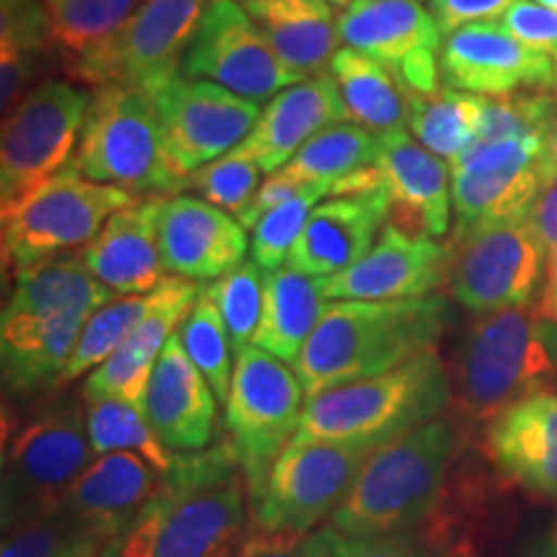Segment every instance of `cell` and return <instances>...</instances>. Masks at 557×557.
<instances>
[{
    "label": "cell",
    "instance_id": "cell-1",
    "mask_svg": "<svg viewBox=\"0 0 557 557\" xmlns=\"http://www.w3.org/2000/svg\"><path fill=\"white\" fill-rule=\"evenodd\" d=\"M253 537L248 485L233 442L181 451L156 498L109 557H246Z\"/></svg>",
    "mask_w": 557,
    "mask_h": 557
},
{
    "label": "cell",
    "instance_id": "cell-2",
    "mask_svg": "<svg viewBox=\"0 0 557 557\" xmlns=\"http://www.w3.org/2000/svg\"><path fill=\"white\" fill-rule=\"evenodd\" d=\"M449 323L442 295L413 299H331L295 372L308 398L377 377L436 348Z\"/></svg>",
    "mask_w": 557,
    "mask_h": 557
},
{
    "label": "cell",
    "instance_id": "cell-3",
    "mask_svg": "<svg viewBox=\"0 0 557 557\" xmlns=\"http://www.w3.org/2000/svg\"><path fill=\"white\" fill-rule=\"evenodd\" d=\"M449 374L436 348L406 364L325 389L305 403L295 442H329L357 449H377L449 406Z\"/></svg>",
    "mask_w": 557,
    "mask_h": 557
},
{
    "label": "cell",
    "instance_id": "cell-4",
    "mask_svg": "<svg viewBox=\"0 0 557 557\" xmlns=\"http://www.w3.org/2000/svg\"><path fill=\"white\" fill-rule=\"evenodd\" d=\"M455 447V426L444 416L382 444L367 457L329 524L364 537L410 534L442 498Z\"/></svg>",
    "mask_w": 557,
    "mask_h": 557
},
{
    "label": "cell",
    "instance_id": "cell-5",
    "mask_svg": "<svg viewBox=\"0 0 557 557\" xmlns=\"http://www.w3.org/2000/svg\"><path fill=\"white\" fill-rule=\"evenodd\" d=\"M557 374V320L537 308H506L472 320L457 348L455 395L468 416L498 410L542 393Z\"/></svg>",
    "mask_w": 557,
    "mask_h": 557
},
{
    "label": "cell",
    "instance_id": "cell-6",
    "mask_svg": "<svg viewBox=\"0 0 557 557\" xmlns=\"http://www.w3.org/2000/svg\"><path fill=\"white\" fill-rule=\"evenodd\" d=\"M73 165L96 184L137 197H171L189 189L163 148L156 96L129 83H109L90 96Z\"/></svg>",
    "mask_w": 557,
    "mask_h": 557
},
{
    "label": "cell",
    "instance_id": "cell-7",
    "mask_svg": "<svg viewBox=\"0 0 557 557\" xmlns=\"http://www.w3.org/2000/svg\"><path fill=\"white\" fill-rule=\"evenodd\" d=\"M372 451L292 438L271 468L259 500L250 506V542L297 549L344 504Z\"/></svg>",
    "mask_w": 557,
    "mask_h": 557
},
{
    "label": "cell",
    "instance_id": "cell-8",
    "mask_svg": "<svg viewBox=\"0 0 557 557\" xmlns=\"http://www.w3.org/2000/svg\"><path fill=\"white\" fill-rule=\"evenodd\" d=\"M94 455L78 400L60 398L29 418L3 449V534L52 513Z\"/></svg>",
    "mask_w": 557,
    "mask_h": 557
},
{
    "label": "cell",
    "instance_id": "cell-9",
    "mask_svg": "<svg viewBox=\"0 0 557 557\" xmlns=\"http://www.w3.org/2000/svg\"><path fill=\"white\" fill-rule=\"evenodd\" d=\"M137 201V194L96 184L70 163L18 201L0 207L5 271L16 274L32 263L86 248L109 218Z\"/></svg>",
    "mask_w": 557,
    "mask_h": 557
},
{
    "label": "cell",
    "instance_id": "cell-10",
    "mask_svg": "<svg viewBox=\"0 0 557 557\" xmlns=\"http://www.w3.org/2000/svg\"><path fill=\"white\" fill-rule=\"evenodd\" d=\"M308 393L295 367L259 346L235 359L225 400V429L248 485L250 506L259 500L274 462L295 438Z\"/></svg>",
    "mask_w": 557,
    "mask_h": 557
},
{
    "label": "cell",
    "instance_id": "cell-11",
    "mask_svg": "<svg viewBox=\"0 0 557 557\" xmlns=\"http://www.w3.org/2000/svg\"><path fill=\"white\" fill-rule=\"evenodd\" d=\"M90 96L65 81H41L3 120L0 205L9 207L73 163Z\"/></svg>",
    "mask_w": 557,
    "mask_h": 557
},
{
    "label": "cell",
    "instance_id": "cell-12",
    "mask_svg": "<svg viewBox=\"0 0 557 557\" xmlns=\"http://www.w3.org/2000/svg\"><path fill=\"white\" fill-rule=\"evenodd\" d=\"M209 0H143L114 37L67 65L88 86L129 83L152 96L181 73Z\"/></svg>",
    "mask_w": 557,
    "mask_h": 557
},
{
    "label": "cell",
    "instance_id": "cell-13",
    "mask_svg": "<svg viewBox=\"0 0 557 557\" xmlns=\"http://www.w3.org/2000/svg\"><path fill=\"white\" fill-rule=\"evenodd\" d=\"M449 246V292L472 315L527 308L540 297L547 253L527 218L487 222Z\"/></svg>",
    "mask_w": 557,
    "mask_h": 557
},
{
    "label": "cell",
    "instance_id": "cell-14",
    "mask_svg": "<svg viewBox=\"0 0 557 557\" xmlns=\"http://www.w3.org/2000/svg\"><path fill=\"white\" fill-rule=\"evenodd\" d=\"M547 129L527 135L472 139L451 169L455 235L487 222L527 218L542 189V148Z\"/></svg>",
    "mask_w": 557,
    "mask_h": 557
},
{
    "label": "cell",
    "instance_id": "cell-15",
    "mask_svg": "<svg viewBox=\"0 0 557 557\" xmlns=\"http://www.w3.org/2000/svg\"><path fill=\"white\" fill-rule=\"evenodd\" d=\"M181 73L218 83L256 103L271 101L284 88L305 81L271 50L238 0H209Z\"/></svg>",
    "mask_w": 557,
    "mask_h": 557
},
{
    "label": "cell",
    "instance_id": "cell-16",
    "mask_svg": "<svg viewBox=\"0 0 557 557\" xmlns=\"http://www.w3.org/2000/svg\"><path fill=\"white\" fill-rule=\"evenodd\" d=\"M163 148L178 176L189 181L207 163L238 148L259 122L261 107L218 83L178 73L156 94Z\"/></svg>",
    "mask_w": 557,
    "mask_h": 557
},
{
    "label": "cell",
    "instance_id": "cell-17",
    "mask_svg": "<svg viewBox=\"0 0 557 557\" xmlns=\"http://www.w3.org/2000/svg\"><path fill=\"white\" fill-rule=\"evenodd\" d=\"M96 310L65 302L9 297L0 318V364L5 395L58 385L88 318Z\"/></svg>",
    "mask_w": 557,
    "mask_h": 557
},
{
    "label": "cell",
    "instance_id": "cell-18",
    "mask_svg": "<svg viewBox=\"0 0 557 557\" xmlns=\"http://www.w3.org/2000/svg\"><path fill=\"white\" fill-rule=\"evenodd\" d=\"M438 67L444 86L487 99L521 90H555L557 83L553 58L513 37L500 21L462 26L444 37Z\"/></svg>",
    "mask_w": 557,
    "mask_h": 557
},
{
    "label": "cell",
    "instance_id": "cell-19",
    "mask_svg": "<svg viewBox=\"0 0 557 557\" xmlns=\"http://www.w3.org/2000/svg\"><path fill=\"white\" fill-rule=\"evenodd\" d=\"M451 246L387 225L351 267L323 276L329 299H413L436 295L449 278Z\"/></svg>",
    "mask_w": 557,
    "mask_h": 557
},
{
    "label": "cell",
    "instance_id": "cell-20",
    "mask_svg": "<svg viewBox=\"0 0 557 557\" xmlns=\"http://www.w3.org/2000/svg\"><path fill=\"white\" fill-rule=\"evenodd\" d=\"M248 230L235 214L191 194L160 199L158 248L171 276L214 282L238 269L250 250Z\"/></svg>",
    "mask_w": 557,
    "mask_h": 557
},
{
    "label": "cell",
    "instance_id": "cell-21",
    "mask_svg": "<svg viewBox=\"0 0 557 557\" xmlns=\"http://www.w3.org/2000/svg\"><path fill=\"white\" fill-rule=\"evenodd\" d=\"M160 483V472L139 455H99L75 480L58 511L88 537L101 542L107 555H111L145 506L156 498Z\"/></svg>",
    "mask_w": 557,
    "mask_h": 557
},
{
    "label": "cell",
    "instance_id": "cell-22",
    "mask_svg": "<svg viewBox=\"0 0 557 557\" xmlns=\"http://www.w3.org/2000/svg\"><path fill=\"white\" fill-rule=\"evenodd\" d=\"M377 165L389 197L387 225L423 238H444L451 220V169L406 129L377 132Z\"/></svg>",
    "mask_w": 557,
    "mask_h": 557
},
{
    "label": "cell",
    "instance_id": "cell-23",
    "mask_svg": "<svg viewBox=\"0 0 557 557\" xmlns=\"http://www.w3.org/2000/svg\"><path fill=\"white\" fill-rule=\"evenodd\" d=\"M485 455L500 478L540 498H557V395L511 403L487 421Z\"/></svg>",
    "mask_w": 557,
    "mask_h": 557
},
{
    "label": "cell",
    "instance_id": "cell-24",
    "mask_svg": "<svg viewBox=\"0 0 557 557\" xmlns=\"http://www.w3.org/2000/svg\"><path fill=\"white\" fill-rule=\"evenodd\" d=\"M143 410L160 442L173 451H199L214 444V389L184 351L178 331L152 367Z\"/></svg>",
    "mask_w": 557,
    "mask_h": 557
},
{
    "label": "cell",
    "instance_id": "cell-25",
    "mask_svg": "<svg viewBox=\"0 0 557 557\" xmlns=\"http://www.w3.org/2000/svg\"><path fill=\"white\" fill-rule=\"evenodd\" d=\"M387 222L389 197L385 189L320 201L292 248L287 267L320 278L338 274L377 243Z\"/></svg>",
    "mask_w": 557,
    "mask_h": 557
},
{
    "label": "cell",
    "instance_id": "cell-26",
    "mask_svg": "<svg viewBox=\"0 0 557 557\" xmlns=\"http://www.w3.org/2000/svg\"><path fill=\"white\" fill-rule=\"evenodd\" d=\"M336 122H348L346 107L331 70H325L284 88L267 101L256 127L238 148L269 176L284 169L308 139Z\"/></svg>",
    "mask_w": 557,
    "mask_h": 557
},
{
    "label": "cell",
    "instance_id": "cell-27",
    "mask_svg": "<svg viewBox=\"0 0 557 557\" xmlns=\"http://www.w3.org/2000/svg\"><path fill=\"white\" fill-rule=\"evenodd\" d=\"M346 47L380 60L395 78L418 60L438 58L444 34L418 0H357L338 13Z\"/></svg>",
    "mask_w": 557,
    "mask_h": 557
},
{
    "label": "cell",
    "instance_id": "cell-28",
    "mask_svg": "<svg viewBox=\"0 0 557 557\" xmlns=\"http://www.w3.org/2000/svg\"><path fill=\"white\" fill-rule=\"evenodd\" d=\"M160 199L145 197L116 212L81 250L90 274L114 295H148L165 278L158 248Z\"/></svg>",
    "mask_w": 557,
    "mask_h": 557
},
{
    "label": "cell",
    "instance_id": "cell-29",
    "mask_svg": "<svg viewBox=\"0 0 557 557\" xmlns=\"http://www.w3.org/2000/svg\"><path fill=\"white\" fill-rule=\"evenodd\" d=\"M284 65L299 75L325 73L341 50L338 13L329 0H238Z\"/></svg>",
    "mask_w": 557,
    "mask_h": 557
},
{
    "label": "cell",
    "instance_id": "cell-30",
    "mask_svg": "<svg viewBox=\"0 0 557 557\" xmlns=\"http://www.w3.org/2000/svg\"><path fill=\"white\" fill-rule=\"evenodd\" d=\"M329 302L320 276L299 274L292 267L267 271L261 323L253 346L295 367Z\"/></svg>",
    "mask_w": 557,
    "mask_h": 557
},
{
    "label": "cell",
    "instance_id": "cell-31",
    "mask_svg": "<svg viewBox=\"0 0 557 557\" xmlns=\"http://www.w3.org/2000/svg\"><path fill=\"white\" fill-rule=\"evenodd\" d=\"M329 70L344 99L348 122L372 132L400 129L408 124L406 88L380 60L354 47H341Z\"/></svg>",
    "mask_w": 557,
    "mask_h": 557
},
{
    "label": "cell",
    "instance_id": "cell-32",
    "mask_svg": "<svg viewBox=\"0 0 557 557\" xmlns=\"http://www.w3.org/2000/svg\"><path fill=\"white\" fill-rule=\"evenodd\" d=\"M50 13L45 0H0V101L16 107L29 83L52 58Z\"/></svg>",
    "mask_w": 557,
    "mask_h": 557
},
{
    "label": "cell",
    "instance_id": "cell-33",
    "mask_svg": "<svg viewBox=\"0 0 557 557\" xmlns=\"http://www.w3.org/2000/svg\"><path fill=\"white\" fill-rule=\"evenodd\" d=\"M485 96L442 86L436 94H408V127L423 148L455 160L470 148L483 120Z\"/></svg>",
    "mask_w": 557,
    "mask_h": 557
},
{
    "label": "cell",
    "instance_id": "cell-34",
    "mask_svg": "<svg viewBox=\"0 0 557 557\" xmlns=\"http://www.w3.org/2000/svg\"><path fill=\"white\" fill-rule=\"evenodd\" d=\"M377 132L354 122H336L308 139L284 165V171L302 186H329L351 171L377 163Z\"/></svg>",
    "mask_w": 557,
    "mask_h": 557
},
{
    "label": "cell",
    "instance_id": "cell-35",
    "mask_svg": "<svg viewBox=\"0 0 557 557\" xmlns=\"http://www.w3.org/2000/svg\"><path fill=\"white\" fill-rule=\"evenodd\" d=\"M86 426L96 455L132 451V455L148 459L160 472V478H169L181 457V451H173L160 442L143 406H135V403L90 398L86 400Z\"/></svg>",
    "mask_w": 557,
    "mask_h": 557
},
{
    "label": "cell",
    "instance_id": "cell-36",
    "mask_svg": "<svg viewBox=\"0 0 557 557\" xmlns=\"http://www.w3.org/2000/svg\"><path fill=\"white\" fill-rule=\"evenodd\" d=\"M143 0H45L50 13L52 52L62 65L114 37Z\"/></svg>",
    "mask_w": 557,
    "mask_h": 557
},
{
    "label": "cell",
    "instance_id": "cell-37",
    "mask_svg": "<svg viewBox=\"0 0 557 557\" xmlns=\"http://www.w3.org/2000/svg\"><path fill=\"white\" fill-rule=\"evenodd\" d=\"M152 292L148 295H129L116 297L111 302L101 305L94 315L88 318L86 329H83L78 344H75L73 357H70L65 372L58 385H67V382L78 380L81 374L94 372L96 367L103 364L111 354L120 351L127 344V338L135 333L139 320L150 310Z\"/></svg>",
    "mask_w": 557,
    "mask_h": 557
},
{
    "label": "cell",
    "instance_id": "cell-38",
    "mask_svg": "<svg viewBox=\"0 0 557 557\" xmlns=\"http://www.w3.org/2000/svg\"><path fill=\"white\" fill-rule=\"evenodd\" d=\"M178 338L184 351L189 354L194 367L205 374L209 385H212L218 400L225 403L230 393V382H233V341L222 323L218 305L212 302L207 287H201L197 302L191 305L189 315L184 318L178 329Z\"/></svg>",
    "mask_w": 557,
    "mask_h": 557
},
{
    "label": "cell",
    "instance_id": "cell-39",
    "mask_svg": "<svg viewBox=\"0 0 557 557\" xmlns=\"http://www.w3.org/2000/svg\"><path fill=\"white\" fill-rule=\"evenodd\" d=\"M325 197H331L329 186H305L295 197L263 214L259 225L250 230V261L263 271L287 267V259L295 243L308 225L312 209Z\"/></svg>",
    "mask_w": 557,
    "mask_h": 557
},
{
    "label": "cell",
    "instance_id": "cell-40",
    "mask_svg": "<svg viewBox=\"0 0 557 557\" xmlns=\"http://www.w3.org/2000/svg\"><path fill=\"white\" fill-rule=\"evenodd\" d=\"M263 282H267V271L256 261H243L238 269L214 278L207 287L212 302L218 305L235 354L253 344L263 310Z\"/></svg>",
    "mask_w": 557,
    "mask_h": 557
},
{
    "label": "cell",
    "instance_id": "cell-41",
    "mask_svg": "<svg viewBox=\"0 0 557 557\" xmlns=\"http://www.w3.org/2000/svg\"><path fill=\"white\" fill-rule=\"evenodd\" d=\"M0 557H109L107 547L81 532L54 508L47 517L26 521L3 534Z\"/></svg>",
    "mask_w": 557,
    "mask_h": 557
},
{
    "label": "cell",
    "instance_id": "cell-42",
    "mask_svg": "<svg viewBox=\"0 0 557 557\" xmlns=\"http://www.w3.org/2000/svg\"><path fill=\"white\" fill-rule=\"evenodd\" d=\"M261 176V165L240 148H233L227 156L212 160L205 169L194 173L189 178V189L197 191L209 205L225 209V212L238 218L263 184Z\"/></svg>",
    "mask_w": 557,
    "mask_h": 557
},
{
    "label": "cell",
    "instance_id": "cell-43",
    "mask_svg": "<svg viewBox=\"0 0 557 557\" xmlns=\"http://www.w3.org/2000/svg\"><path fill=\"white\" fill-rule=\"evenodd\" d=\"M299 557H429L426 547L410 537H364L346 534L336 527H320L297 547Z\"/></svg>",
    "mask_w": 557,
    "mask_h": 557
},
{
    "label": "cell",
    "instance_id": "cell-44",
    "mask_svg": "<svg viewBox=\"0 0 557 557\" xmlns=\"http://www.w3.org/2000/svg\"><path fill=\"white\" fill-rule=\"evenodd\" d=\"M156 361L158 359H145L132 348L122 346L88 374L86 385H83V400L120 398L143 406Z\"/></svg>",
    "mask_w": 557,
    "mask_h": 557
},
{
    "label": "cell",
    "instance_id": "cell-45",
    "mask_svg": "<svg viewBox=\"0 0 557 557\" xmlns=\"http://www.w3.org/2000/svg\"><path fill=\"white\" fill-rule=\"evenodd\" d=\"M504 29H508L513 37L527 41L529 47L547 52L555 62L557 73V11L547 9V5L537 3V0H519L500 18ZM557 94V83H555Z\"/></svg>",
    "mask_w": 557,
    "mask_h": 557
},
{
    "label": "cell",
    "instance_id": "cell-46",
    "mask_svg": "<svg viewBox=\"0 0 557 557\" xmlns=\"http://www.w3.org/2000/svg\"><path fill=\"white\" fill-rule=\"evenodd\" d=\"M519 0H429V11L444 37L470 24L504 18V13Z\"/></svg>",
    "mask_w": 557,
    "mask_h": 557
},
{
    "label": "cell",
    "instance_id": "cell-47",
    "mask_svg": "<svg viewBox=\"0 0 557 557\" xmlns=\"http://www.w3.org/2000/svg\"><path fill=\"white\" fill-rule=\"evenodd\" d=\"M302 189L305 186L299 184V181L292 178L284 169L269 173V176L263 178V184L259 186V191H256V197L250 199V205L238 214V222L246 230H253L256 225H259V220L263 218V214H269L271 209L284 205V201L292 199L297 191H302Z\"/></svg>",
    "mask_w": 557,
    "mask_h": 557
},
{
    "label": "cell",
    "instance_id": "cell-48",
    "mask_svg": "<svg viewBox=\"0 0 557 557\" xmlns=\"http://www.w3.org/2000/svg\"><path fill=\"white\" fill-rule=\"evenodd\" d=\"M527 220L542 243V248H545V253H553L557 248V178L542 186L532 209H529Z\"/></svg>",
    "mask_w": 557,
    "mask_h": 557
},
{
    "label": "cell",
    "instance_id": "cell-49",
    "mask_svg": "<svg viewBox=\"0 0 557 557\" xmlns=\"http://www.w3.org/2000/svg\"><path fill=\"white\" fill-rule=\"evenodd\" d=\"M534 308H537L542 315L557 320V248L547 256L545 282H542L537 305H534Z\"/></svg>",
    "mask_w": 557,
    "mask_h": 557
},
{
    "label": "cell",
    "instance_id": "cell-50",
    "mask_svg": "<svg viewBox=\"0 0 557 557\" xmlns=\"http://www.w3.org/2000/svg\"><path fill=\"white\" fill-rule=\"evenodd\" d=\"M540 171H542V186L557 178V111H555L553 122H549V127H547L545 148H542V160H540Z\"/></svg>",
    "mask_w": 557,
    "mask_h": 557
},
{
    "label": "cell",
    "instance_id": "cell-51",
    "mask_svg": "<svg viewBox=\"0 0 557 557\" xmlns=\"http://www.w3.org/2000/svg\"><path fill=\"white\" fill-rule=\"evenodd\" d=\"M527 557H557V521L534 542Z\"/></svg>",
    "mask_w": 557,
    "mask_h": 557
},
{
    "label": "cell",
    "instance_id": "cell-52",
    "mask_svg": "<svg viewBox=\"0 0 557 557\" xmlns=\"http://www.w3.org/2000/svg\"><path fill=\"white\" fill-rule=\"evenodd\" d=\"M246 557H299V553H297V549L267 547V545H256V542H250Z\"/></svg>",
    "mask_w": 557,
    "mask_h": 557
},
{
    "label": "cell",
    "instance_id": "cell-53",
    "mask_svg": "<svg viewBox=\"0 0 557 557\" xmlns=\"http://www.w3.org/2000/svg\"><path fill=\"white\" fill-rule=\"evenodd\" d=\"M449 557H478L475 553H472L470 547H457L455 553H449Z\"/></svg>",
    "mask_w": 557,
    "mask_h": 557
},
{
    "label": "cell",
    "instance_id": "cell-54",
    "mask_svg": "<svg viewBox=\"0 0 557 557\" xmlns=\"http://www.w3.org/2000/svg\"><path fill=\"white\" fill-rule=\"evenodd\" d=\"M329 3L338 5V9H348V5H351V3H357V0H329Z\"/></svg>",
    "mask_w": 557,
    "mask_h": 557
},
{
    "label": "cell",
    "instance_id": "cell-55",
    "mask_svg": "<svg viewBox=\"0 0 557 557\" xmlns=\"http://www.w3.org/2000/svg\"><path fill=\"white\" fill-rule=\"evenodd\" d=\"M537 3H542V5H547V9L557 11V0H537Z\"/></svg>",
    "mask_w": 557,
    "mask_h": 557
}]
</instances>
